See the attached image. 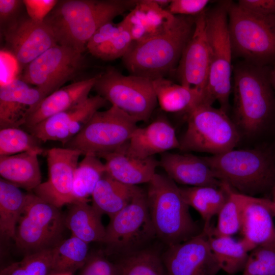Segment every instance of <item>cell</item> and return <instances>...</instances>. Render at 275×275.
Returning a JSON list of instances; mask_svg holds the SVG:
<instances>
[{
    "label": "cell",
    "instance_id": "1",
    "mask_svg": "<svg viewBox=\"0 0 275 275\" xmlns=\"http://www.w3.org/2000/svg\"><path fill=\"white\" fill-rule=\"evenodd\" d=\"M134 0H62L45 19L57 43L82 53L88 42L105 23L131 10Z\"/></svg>",
    "mask_w": 275,
    "mask_h": 275
},
{
    "label": "cell",
    "instance_id": "2",
    "mask_svg": "<svg viewBox=\"0 0 275 275\" xmlns=\"http://www.w3.org/2000/svg\"><path fill=\"white\" fill-rule=\"evenodd\" d=\"M196 16L176 15L174 24L166 32L133 42L122 58L130 74L153 80L175 71L194 32Z\"/></svg>",
    "mask_w": 275,
    "mask_h": 275
},
{
    "label": "cell",
    "instance_id": "3",
    "mask_svg": "<svg viewBox=\"0 0 275 275\" xmlns=\"http://www.w3.org/2000/svg\"><path fill=\"white\" fill-rule=\"evenodd\" d=\"M146 193L156 236L168 247L202 231L193 219L180 187L167 175L156 173L148 183Z\"/></svg>",
    "mask_w": 275,
    "mask_h": 275
},
{
    "label": "cell",
    "instance_id": "4",
    "mask_svg": "<svg viewBox=\"0 0 275 275\" xmlns=\"http://www.w3.org/2000/svg\"><path fill=\"white\" fill-rule=\"evenodd\" d=\"M264 66L248 62L234 70V111L237 126L248 135L263 130L275 112V92Z\"/></svg>",
    "mask_w": 275,
    "mask_h": 275
},
{
    "label": "cell",
    "instance_id": "5",
    "mask_svg": "<svg viewBox=\"0 0 275 275\" xmlns=\"http://www.w3.org/2000/svg\"><path fill=\"white\" fill-rule=\"evenodd\" d=\"M215 177L238 192L253 196L275 185V159L262 149H234L202 157Z\"/></svg>",
    "mask_w": 275,
    "mask_h": 275
},
{
    "label": "cell",
    "instance_id": "6",
    "mask_svg": "<svg viewBox=\"0 0 275 275\" xmlns=\"http://www.w3.org/2000/svg\"><path fill=\"white\" fill-rule=\"evenodd\" d=\"M227 3L233 52L246 62L264 66L275 59V15L250 12L237 3Z\"/></svg>",
    "mask_w": 275,
    "mask_h": 275
},
{
    "label": "cell",
    "instance_id": "7",
    "mask_svg": "<svg viewBox=\"0 0 275 275\" xmlns=\"http://www.w3.org/2000/svg\"><path fill=\"white\" fill-rule=\"evenodd\" d=\"M186 114L187 128L179 141L181 151L216 155L234 149L239 143L238 126L220 108L201 102Z\"/></svg>",
    "mask_w": 275,
    "mask_h": 275
},
{
    "label": "cell",
    "instance_id": "8",
    "mask_svg": "<svg viewBox=\"0 0 275 275\" xmlns=\"http://www.w3.org/2000/svg\"><path fill=\"white\" fill-rule=\"evenodd\" d=\"M227 3L206 12V33L210 51V66L203 102L212 105L217 101L227 112L231 91L232 54L228 29Z\"/></svg>",
    "mask_w": 275,
    "mask_h": 275
},
{
    "label": "cell",
    "instance_id": "9",
    "mask_svg": "<svg viewBox=\"0 0 275 275\" xmlns=\"http://www.w3.org/2000/svg\"><path fill=\"white\" fill-rule=\"evenodd\" d=\"M60 209L34 193L28 194L13 241L24 256L52 249L63 240L66 226Z\"/></svg>",
    "mask_w": 275,
    "mask_h": 275
},
{
    "label": "cell",
    "instance_id": "10",
    "mask_svg": "<svg viewBox=\"0 0 275 275\" xmlns=\"http://www.w3.org/2000/svg\"><path fill=\"white\" fill-rule=\"evenodd\" d=\"M155 237L146 193L139 187L129 204L110 218L102 243L104 252L124 256L143 249Z\"/></svg>",
    "mask_w": 275,
    "mask_h": 275
},
{
    "label": "cell",
    "instance_id": "11",
    "mask_svg": "<svg viewBox=\"0 0 275 275\" xmlns=\"http://www.w3.org/2000/svg\"><path fill=\"white\" fill-rule=\"evenodd\" d=\"M138 122L116 106L98 111L84 128L63 147L81 155L100 157L127 143L138 127Z\"/></svg>",
    "mask_w": 275,
    "mask_h": 275
},
{
    "label": "cell",
    "instance_id": "12",
    "mask_svg": "<svg viewBox=\"0 0 275 275\" xmlns=\"http://www.w3.org/2000/svg\"><path fill=\"white\" fill-rule=\"evenodd\" d=\"M94 89L138 122L148 120L158 103L152 80L125 75L112 68L98 74Z\"/></svg>",
    "mask_w": 275,
    "mask_h": 275
},
{
    "label": "cell",
    "instance_id": "13",
    "mask_svg": "<svg viewBox=\"0 0 275 275\" xmlns=\"http://www.w3.org/2000/svg\"><path fill=\"white\" fill-rule=\"evenodd\" d=\"M83 53L57 44L26 65L21 79L46 97L62 88L84 69Z\"/></svg>",
    "mask_w": 275,
    "mask_h": 275
},
{
    "label": "cell",
    "instance_id": "14",
    "mask_svg": "<svg viewBox=\"0 0 275 275\" xmlns=\"http://www.w3.org/2000/svg\"><path fill=\"white\" fill-rule=\"evenodd\" d=\"M161 258L167 275H216L221 270L203 228L196 236L168 246Z\"/></svg>",
    "mask_w": 275,
    "mask_h": 275
},
{
    "label": "cell",
    "instance_id": "15",
    "mask_svg": "<svg viewBox=\"0 0 275 275\" xmlns=\"http://www.w3.org/2000/svg\"><path fill=\"white\" fill-rule=\"evenodd\" d=\"M46 154L48 179L33 191L41 199L61 208L74 202V174L81 153L70 148L54 147L47 150Z\"/></svg>",
    "mask_w": 275,
    "mask_h": 275
},
{
    "label": "cell",
    "instance_id": "16",
    "mask_svg": "<svg viewBox=\"0 0 275 275\" xmlns=\"http://www.w3.org/2000/svg\"><path fill=\"white\" fill-rule=\"evenodd\" d=\"M2 31L11 53L24 67L58 44L52 28L45 20L37 22L28 16L18 17Z\"/></svg>",
    "mask_w": 275,
    "mask_h": 275
},
{
    "label": "cell",
    "instance_id": "17",
    "mask_svg": "<svg viewBox=\"0 0 275 275\" xmlns=\"http://www.w3.org/2000/svg\"><path fill=\"white\" fill-rule=\"evenodd\" d=\"M107 102L98 94L89 97L82 102L28 129L41 142L57 141L64 146L80 132L93 115L105 106Z\"/></svg>",
    "mask_w": 275,
    "mask_h": 275
},
{
    "label": "cell",
    "instance_id": "18",
    "mask_svg": "<svg viewBox=\"0 0 275 275\" xmlns=\"http://www.w3.org/2000/svg\"><path fill=\"white\" fill-rule=\"evenodd\" d=\"M210 66V51L206 33V11L195 17L193 34L185 46L175 70L180 84L204 94Z\"/></svg>",
    "mask_w": 275,
    "mask_h": 275
},
{
    "label": "cell",
    "instance_id": "19",
    "mask_svg": "<svg viewBox=\"0 0 275 275\" xmlns=\"http://www.w3.org/2000/svg\"><path fill=\"white\" fill-rule=\"evenodd\" d=\"M45 97L40 89L21 78L1 85L0 128L24 126L31 113Z\"/></svg>",
    "mask_w": 275,
    "mask_h": 275
},
{
    "label": "cell",
    "instance_id": "20",
    "mask_svg": "<svg viewBox=\"0 0 275 275\" xmlns=\"http://www.w3.org/2000/svg\"><path fill=\"white\" fill-rule=\"evenodd\" d=\"M274 216L272 201L251 197L243 210L240 231L250 252L258 246L275 244Z\"/></svg>",
    "mask_w": 275,
    "mask_h": 275
},
{
    "label": "cell",
    "instance_id": "21",
    "mask_svg": "<svg viewBox=\"0 0 275 275\" xmlns=\"http://www.w3.org/2000/svg\"><path fill=\"white\" fill-rule=\"evenodd\" d=\"M176 19V15L160 7L154 0H140L121 22L133 41L139 42L166 32Z\"/></svg>",
    "mask_w": 275,
    "mask_h": 275
},
{
    "label": "cell",
    "instance_id": "22",
    "mask_svg": "<svg viewBox=\"0 0 275 275\" xmlns=\"http://www.w3.org/2000/svg\"><path fill=\"white\" fill-rule=\"evenodd\" d=\"M159 162L166 175L176 183L189 186L223 184L202 157L186 152H167L161 154Z\"/></svg>",
    "mask_w": 275,
    "mask_h": 275
},
{
    "label": "cell",
    "instance_id": "23",
    "mask_svg": "<svg viewBox=\"0 0 275 275\" xmlns=\"http://www.w3.org/2000/svg\"><path fill=\"white\" fill-rule=\"evenodd\" d=\"M128 142L100 157L104 160L106 174L129 185L148 183L156 174L159 162L154 156L141 158L133 155L128 150Z\"/></svg>",
    "mask_w": 275,
    "mask_h": 275
},
{
    "label": "cell",
    "instance_id": "24",
    "mask_svg": "<svg viewBox=\"0 0 275 275\" xmlns=\"http://www.w3.org/2000/svg\"><path fill=\"white\" fill-rule=\"evenodd\" d=\"M127 146L131 154L146 158L172 149H179L180 142L170 122L160 118L144 127H138L131 136Z\"/></svg>",
    "mask_w": 275,
    "mask_h": 275
},
{
    "label": "cell",
    "instance_id": "25",
    "mask_svg": "<svg viewBox=\"0 0 275 275\" xmlns=\"http://www.w3.org/2000/svg\"><path fill=\"white\" fill-rule=\"evenodd\" d=\"M98 75L62 87L44 98L28 118L24 126L30 128L44 120L74 106L89 96Z\"/></svg>",
    "mask_w": 275,
    "mask_h": 275
},
{
    "label": "cell",
    "instance_id": "26",
    "mask_svg": "<svg viewBox=\"0 0 275 275\" xmlns=\"http://www.w3.org/2000/svg\"><path fill=\"white\" fill-rule=\"evenodd\" d=\"M133 41L121 22L113 21L100 27L87 44L86 49L94 57L104 61L123 58Z\"/></svg>",
    "mask_w": 275,
    "mask_h": 275
},
{
    "label": "cell",
    "instance_id": "27",
    "mask_svg": "<svg viewBox=\"0 0 275 275\" xmlns=\"http://www.w3.org/2000/svg\"><path fill=\"white\" fill-rule=\"evenodd\" d=\"M68 205L64 214V222L72 235L88 243H103L106 228L101 221L102 215L88 202L75 201Z\"/></svg>",
    "mask_w": 275,
    "mask_h": 275
},
{
    "label": "cell",
    "instance_id": "28",
    "mask_svg": "<svg viewBox=\"0 0 275 275\" xmlns=\"http://www.w3.org/2000/svg\"><path fill=\"white\" fill-rule=\"evenodd\" d=\"M36 152H26L0 156L1 178L27 190H33L41 182V174Z\"/></svg>",
    "mask_w": 275,
    "mask_h": 275
},
{
    "label": "cell",
    "instance_id": "29",
    "mask_svg": "<svg viewBox=\"0 0 275 275\" xmlns=\"http://www.w3.org/2000/svg\"><path fill=\"white\" fill-rule=\"evenodd\" d=\"M139 188L122 183L105 173L92 194V205L101 215L111 218L129 204Z\"/></svg>",
    "mask_w": 275,
    "mask_h": 275
},
{
    "label": "cell",
    "instance_id": "30",
    "mask_svg": "<svg viewBox=\"0 0 275 275\" xmlns=\"http://www.w3.org/2000/svg\"><path fill=\"white\" fill-rule=\"evenodd\" d=\"M152 82L158 104L164 112L186 113L203 102L204 93L198 89L175 84L166 77Z\"/></svg>",
    "mask_w": 275,
    "mask_h": 275
},
{
    "label": "cell",
    "instance_id": "31",
    "mask_svg": "<svg viewBox=\"0 0 275 275\" xmlns=\"http://www.w3.org/2000/svg\"><path fill=\"white\" fill-rule=\"evenodd\" d=\"M28 194L0 179V237L3 242L14 241L16 228L24 210Z\"/></svg>",
    "mask_w": 275,
    "mask_h": 275
},
{
    "label": "cell",
    "instance_id": "32",
    "mask_svg": "<svg viewBox=\"0 0 275 275\" xmlns=\"http://www.w3.org/2000/svg\"><path fill=\"white\" fill-rule=\"evenodd\" d=\"M230 186L223 183L221 186H201L180 187L182 196L189 206L201 215L203 228L208 229L212 217L217 214L226 202Z\"/></svg>",
    "mask_w": 275,
    "mask_h": 275
},
{
    "label": "cell",
    "instance_id": "33",
    "mask_svg": "<svg viewBox=\"0 0 275 275\" xmlns=\"http://www.w3.org/2000/svg\"><path fill=\"white\" fill-rule=\"evenodd\" d=\"M204 229L207 231L209 246L221 269L230 275L243 271L250 251L242 240L233 236H214L209 228Z\"/></svg>",
    "mask_w": 275,
    "mask_h": 275
},
{
    "label": "cell",
    "instance_id": "34",
    "mask_svg": "<svg viewBox=\"0 0 275 275\" xmlns=\"http://www.w3.org/2000/svg\"><path fill=\"white\" fill-rule=\"evenodd\" d=\"M89 243L72 235L52 249L53 274H73L84 265L89 255Z\"/></svg>",
    "mask_w": 275,
    "mask_h": 275
},
{
    "label": "cell",
    "instance_id": "35",
    "mask_svg": "<svg viewBox=\"0 0 275 275\" xmlns=\"http://www.w3.org/2000/svg\"><path fill=\"white\" fill-rule=\"evenodd\" d=\"M251 197L230 187L228 198L217 213V225L209 228L210 233L216 236H233L240 231L243 210Z\"/></svg>",
    "mask_w": 275,
    "mask_h": 275
},
{
    "label": "cell",
    "instance_id": "36",
    "mask_svg": "<svg viewBox=\"0 0 275 275\" xmlns=\"http://www.w3.org/2000/svg\"><path fill=\"white\" fill-rule=\"evenodd\" d=\"M106 173L104 163L94 155H86L75 169L72 187L74 202L89 201L99 181Z\"/></svg>",
    "mask_w": 275,
    "mask_h": 275
},
{
    "label": "cell",
    "instance_id": "37",
    "mask_svg": "<svg viewBox=\"0 0 275 275\" xmlns=\"http://www.w3.org/2000/svg\"><path fill=\"white\" fill-rule=\"evenodd\" d=\"M116 263L119 275H167L161 255L152 249L122 256Z\"/></svg>",
    "mask_w": 275,
    "mask_h": 275
},
{
    "label": "cell",
    "instance_id": "38",
    "mask_svg": "<svg viewBox=\"0 0 275 275\" xmlns=\"http://www.w3.org/2000/svg\"><path fill=\"white\" fill-rule=\"evenodd\" d=\"M41 142L30 132L20 127L0 130V156H10L26 152H44Z\"/></svg>",
    "mask_w": 275,
    "mask_h": 275
},
{
    "label": "cell",
    "instance_id": "39",
    "mask_svg": "<svg viewBox=\"0 0 275 275\" xmlns=\"http://www.w3.org/2000/svg\"><path fill=\"white\" fill-rule=\"evenodd\" d=\"M52 249L24 255L1 269L0 275H52Z\"/></svg>",
    "mask_w": 275,
    "mask_h": 275
},
{
    "label": "cell",
    "instance_id": "40",
    "mask_svg": "<svg viewBox=\"0 0 275 275\" xmlns=\"http://www.w3.org/2000/svg\"><path fill=\"white\" fill-rule=\"evenodd\" d=\"M242 275H275V244L260 245L252 250Z\"/></svg>",
    "mask_w": 275,
    "mask_h": 275
},
{
    "label": "cell",
    "instance_id": "41",
    "mask_svg": "<svg viewBox=\"0 0 275 275\" xmlns=\"http://www.w3.org/2000/svg\"><path fill=\"white\" fill-rule=\"evenodd\" d=\"M103 252L90 253L79 275H119L116 262L110 261Z\"/></svg>",
    "mask_w": 275,
    "mask_h": 275
},
{
    "label": "cell",
    "instance_id": "42",
    "mask_svg": "<svg viewBox=\"0 0 275 275\" xmlns=\"http://www.w3.org/2000/svg\"><path fill=\"white\" fill-rule=\"evenodd\" d=\"M208 0H172L167 10L174 15L196 16L205 10Z\"/></svg>",
    "mask_w": 275,
    "mask_h": 275
},
{
    "label": "cell",
    "instance_id": "43",
    "mask_svg": "<svg viewBox=\"0 0 275 275\" xmlns=\"http://www.w3.org/2000/svg\"><path fill=\"white\" fill-rule=\"evenodd\" d=\"M28 16L37 22H43L53 10L58 0H23Z\"/></svg>",
    "mask_w": 275,
    "mask_h": 275
},
{
    "label": "cell",
    "instance_id": "44",
    "mask_svg": "<svg viewBox=\"0 0 275 275\" xmlns=\"http://www.w3.org/2000/svg\"><path fill=\"white\" fill-rule=\"evenodd\" d=\"M237 4L245 10L260 15H275V0H240Z\"/></svg>",
    "mask_w": 275,
    "mask_h": 275
},
{
    "label": "cell",
    "instance_id": "45",
    "mask_svg": "<svg viewBox=\"0 0 275 275\" xmlns=\"http://www.w3.org/2000/svg\"><path fill=\"white\" fill-rule=\"evenodd\" d=\"M23 1L20 0H0V22L2 30L15 20Z\"/></svg>",
    "mask_w": 275,
    "mask_h": 275
},
{
    "label": "cell",
    "instance_id": "46",
    "mask_svg": "<svg viewBox=\"0 0 275 275\" xmlns=\"http://www.w3.org/2000/svg\"><path fill=\"white\" fill-rule=\"evenodd\" d=\"M155 3L159 6L160 7L166 9L168 8L170 5L171 1L170 0H154Z\"/></svg>",
    "mask_w": 275,
    "mask_h": 275
},
{
    "label": "cell",
    "instance_id": "47",
    "mask_svg": "<svg viewBox=\"0 0 275 275\" xmlns=\"http://www.w3.org/2000/svg\"><path fill=\"white\" fill-rule=\"evenodd\" d=\"M269 77L271 84L275 92V66L271 71L270 72Z\"/></svg>",
    "mask_w": 275,
    "mask_h": 275
},
{
    "label": "cell",
    "instance_id": "48",
    "mask_svg": "<svg viewBox=\"0 0 275 275\" xmlns=\"http://www.w3.org/2000/svg\"><path fill=\"white\" fill-rule=\"evenodd\" d=\"M52 275H73V274H69V273H56V274H52Z\"/></svg>",
    "mask_w": 275,
    "mask_h": 275
},
{
    "label": "cell",
    "instance_id": "49",
    "mask_svg": "<svg viewBox=\"0 0 275 275\" xmlns=\"http://www.w3.org/2000/svg\"><path fill=\"white\" fill-rule=\"evenodd\" d=\"M273 201V204H274V206H275V194H274V198L273 201Z\"/></svg>",
    "mask_w": 275,
    "mask_h": 275
}]
</instances>
